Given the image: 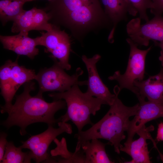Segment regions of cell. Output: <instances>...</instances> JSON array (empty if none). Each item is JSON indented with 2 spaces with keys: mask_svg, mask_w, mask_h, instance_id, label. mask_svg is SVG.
I'll use <instances>...</instances> for the list:
<instances>
[{
  "mask_svg": "<svg viewBox=\"0 0 163 163\" xmlns=\"http://www.w3.org/2000/svg\"><path fill=\"white\" fill-rule=\"evenodd\" d=\"M35 87L34 82L31 81L26 83L22 93L16 95L14 104L8 107L1 106V113L8 114L2 125L8 129L14 126H18L20 134L24 136L27 133V127L31 124L42 122L53 126L59 122V119H55L54 115L58 110L66 108L65 101L59 99L48 103L43 95L37 94L32 96L30 93L35 90Z\"/></svg>",
  "mask_w": 163,
  "mask_h": 163,
  "instance_id": "1",
  "label": "cell"
},
{
  "mask_svg": "<svg viewBox=\"0 0 163 163\" xmlns=\"http://www.w3.org/2000/svg\"><path fill=\"white\" fill-rule=\"evenodd\" d=\"M114 92L116 95L113 104L103 117L88 129L78 132L74 135L78 140L77 145L93 139H104L108 141L107 144L113 145L118 154L123 146L121 141L125 139L124 132L127 131L130 117L135 116L139 107L138 103L132 107L124 105L118 97L120 91L117 86Z\"/></svg>",
  "mask_w": 163,
  "mask_h": 163,
  "instance_id": "2",
  "label": "cell"
},
{
  "mask_svg": "<svg viewBox=\"0 0 163 163\" xmlns=\"http://www.w3.org/2000/svg\"><path fill=\"white\" fill-rule=\"evenodd\" d=\"M78 85H73L66 91L53 93L49 96L54 100L64 99L66 102L67 110L59 118L60 121H72L77 127L78 132L87 124H94L91 121V115H95L103 104H106L103 100L92 96L86 92L83 93Z\"/></svg>",
  "mask_w": 163,
  "mask_h": 163,
  "instance_id": "3",
  "label": "cell"
},
{
  "mask_svg": "<svg viewBox=\"0 0 163 163\" xmlns=\"http://www.w3.org/2000/svg\"><path fill=\"white\" fill-rule=\"evenodd\" d=\"M126 40L130 47V52L127 68L123 74L119 71H116L113 75L109 76L110 80H116L119 84L120 91L124 88L131 91L136 96L138 95L137 89L134 85L136 81L143 80L145 72V60L148 53L151 49V46L145 50H141L129 38Z\"/></svg>",
  "mask_w": 163,
  "mask_h": 163,
  "instance_id": "4",
  "label": "cell"
},
{
  "mask_svg": "<svg viewBox=\"0 0 163 163\" xmlns=\"http://www.w3.org/2000/svg\"><path fill=\"white\" fill-rule=\"evenodd\" d=\"M64 70L55 62L52 66L40 70L35 78L39 85L38 94L43 95L46 91L62 92L68 90L75 85H87V81H78L79 77L83 73L80 68H78L72 75L66 73Z\"/></svg>",
  "mask_w": 163,
  "mask_h": 163,
  "instance_id": "5",
  "label": "cell"
},
{
  "mask_svg": "<svg viewBox=\"0 0 163 163\" xmlns=\"http://www.w3.org/2000/svg\"><path fill=\"white\" fill-rule=\"evenodd\" d=\"M18 59V57L14 62L8 60L0 67L1 94L5 101V104L3 106L5 107L12 104V100L19 87L35 79L36 75L34 70L20 66Z\"/></svg>",
  "mask_w": 163,
  "mask_h": 163,
  "instance_id": "6",
  "label": "cell"
},
{
  "mask_svg": "<svg viewBox=\"0 0 163 163\" xmlns=\"http://www.w3.org/2000/svg\"><path fill=\"white\" fill-rule=\"evenodd\" d=\"M37 46L45 47L50 56L63 69L69 70L71 66L69 63L71 51V42L69 35L59 27L53 24L52 29L42 35L34 38Z\"/></svg>",
  "mask_w": 163,
  "mask_h": 163,
  "instance_id": "7",
  "label": "cell"
},
{
  "mask_svg": "<svg viewBox=\"0 0 163 163\" xmlns=\"http://www.w3.org/2000/svg\"><path fill=\"white\" fill-rule=\"evenodd\" d=\"M59 127L48 126L47 129L39 134L31 136L27 140L22 142L20 147L27 149L31 152L33 159L36 163L42 162H50L51 159L48 152L49 147L56 137L64 133L71 134L72 133L71 125L66 122L60 121L58 123Z\"/></svg>",
  "mask_w": 163,
  "mask_h": 163,
  "instance_id": "8",
  "label": "cell"
},
{
  "mask_svg": "<svg viewBox=\"0 0 163 163\" xmlns=\"http://www.w3.org/2000/svg\"><path fill=\"white\" fill-rule=\"evenodd\" d=\"M139 17L130 21L126 25L128 36L138 46H149V41L163 42V17L154 15L151 20L141 24Z\"/></svg>",
  "mask_w": 163,
  "mask_h": 163,
  "instance_id": "9",
  "label": "cell"
},
{
  "mask_svg": "<svg viewBox=\"0 0 163 163\" xmlns=\"http://www.w3.org/2000/svg\"><path fill=\"white\" fill-rule=\"evenodd\" d=\"M50 19L48 14L43 9L34 7L29 10H24L13 20L11 31L27 33L31 30L47 31L53 26L49 22Z\"/></svg>",
  "mask_w": 163,
  "mask_h": 163,
  "instance_id": "10",
  "label": "cell"
},
{
  "mask_svg": "<svg viewBox=\"0 0 163 163\" xmlns=\"http://www.w3.org/2000/svg\"><path fill=\"white\" fill-rule=\"evenodd\" d=\"M101 56L96 54L91 58L83 55L82 59L85 63L88 73L87 81V94L104 101L107 105L111 106L113 103L116 94L111 93L108 88L103 83L98 73L96 64L101 58Z\"/></svg>",
  "mask_w": 163,
  "mask_h": 163,
  "instance_id": "11",
  "label": "cell"
},
{
  "mask_svg": "<svg viewBox=\"0 0 163 163\" xmlns=\"http://www.w3.org/2000/svg\"><path fill=\"white\" fill-rule=\"evenodd\" d=\"M139 101V108L133 119L129 122L126 143L133 140L135 134L147 122L163 117V105L149 101H146L145 99Z\"/></svg>",
  "mask_w": 163,
  "mask_h": 163,
  "instance_id": "12",
  "label": "cell"
},
{
  "mask_svg": "<svg viewBox=\"0 0 163 163\" xmlns=\"http://www.w3.org/2000/svg\"><path fill=\"white\" fill-rule=\"evenodd\" d=\"M153 129L152 126L147 127L144 126L136 133L139 136V139L128 143L125 142L124 146L120 148V151L125 152L132 158L131 161L126 163L151 162L146 140L150 139L152 140L150 132L153 130Z\"/></svg>",
  "mask_w": 163,
  "mask_h": 163,
  "instance_id": "13",
  "label": "cell"
},
{
  "mask_svg": "<svg viewBox=\"0 0 163 163\" xmlns=\"http://www.w3.org/2000/svg\"><path fill=\"white\" fill-rule=\"evenodd\" d=\"M134 84L137 90L139 100L147 98L149 101L163 105V67L157 74L145 80H136Z\"/></svg>",
  "mask_w": 163,
  "mask_h": 163,
  "instance_id": "14",
  "label": "cell"
},
{
  "mask_svg": "<svg viewBox=\"0 0 163 163\" xmlns=\"http://www.w3.org/2000/svg\"><path fill=\"white\" fill-rule=\"evenodd\" d=\"M28 34L20 32L15 35H0V40L4 49L33 59L38 54L39 50L36 47L34 39L29 37Z\"/></svg>",
  "mask_w": 163,
  "mask_h": 163,
  "instance_id": "15",
  "label": "cell"
},
{
  "mask_svg": "<svg viewBox=\"0 0 163 163\" xmlns=\"http://www.w3.org/2000/svg\"><path fill=\"white\" fill-rule=\"evenodd\" d=\"M104 11L113 24V28L108 37L110 43L114 41V35L118 24L126 21L128 14L130 15L131 10L126 0H101Z\"/></svg>",
  "mask_w": 163,
  "mask_h": 163,
  "instance_id": "16",
  "label": "cell"
},
{
  "mask_svg": "<svg viewBox=\"0 0 163 163\" xmlns=\"http://www.w3.org/2000/svg\"><path fill=\"white\" fill-rule=\"evenodd\" d=\"M54 141L57 145L56 148L51 151L52 163H85V155L81 146L76 145L74 152L68 151L66 139L63 138L61 142L56 138Z\"/></svg>",
  "mask_w": 163,
  "mask_h": 163,
  "instance_id": "17",
  "label": "cell"
},
{
  "mask_svg": "<svg viewBox=\"0 0 163 163\" xmlns=\"http://www.w3.org/2000/svg\"><path fill=\"white\" fill-rule=\"evenodd\" d=\"M98 139L87 141L81 144L85 155V163H113L109 158L105 150L104 143Z\"/></svg>",
  "mask_w": 163,
  "mask_h": 163,
  "instance_id": "18",
  "label": "cell"
},
{
  "mask_svg": "<svg viewBox=\"0 0 163 163\" xmlns=\"http://www.w3.org/2000/svg\"><path fill=\"white\" fill-rule=\"evenodd\" d=\"M25 0H1L0 19L5 25L10 21H13L23 11Z\"/></svg>",
  "mask_w": 163,
  "mask_h": 163,
  "instance_id": "19",
  "label": "cell"
},
{
  "mask_svg": "<svg viewBox=\"0 0 163 163\" xmlns=\"http://www.w3.org/2000/svg\"><path fill=\"white\" fill-rule=\"evenodd\" d=\"M20 146L16 147L11 141L8 142L1 163H30L33 159L31 152H24Z\"/></svg>",
  "mask_w": 163,
  "mask_h": 163,
  "instance_id": "20",
  "label": "cell"
},
{
  "mask_svg": "<svg viewBox=\"0 0 163 163\" xmlns=\"http://www.w3.org/2000/svg\"><path fill=\"white\" fill-rule=\"evenodd\" d=\"M130 9V15L136 16L139 14L141 19L146 22L148 21L149 18L147 11L152 7L151 0H126Z\"/></svg>",
  "mask_w": 163,
  "mask_h": 163,
  "instance_id": "21",
  "label": "cell"
},
{
  "mask_svg": "<svg viewBox=\"0 0 163 163\" xmlns=\"http://www.w3.org/2000/svg\"><path fill=\"white\" fill-rule=\"evenodd\" d=\"M152 7L151 13L154 15H162L163 14V0H151Z\"/></svg>",
  "mask_w": 163,
  "mask_h": 163,
  "instance_id": "22",
  "label": "cell"
},
{
  "mask_svg": "<svg viewBox=\"0 0 163 163\" xmlns=\"http://www.w3.org/2000/svg\"><path fill=\"white\" fill-rule=\"evenodd\" d=\"M7 134L4 132H1L0 136V163H1L5 153L8 142L6 138Z\"/></svg>",
  "mask_w": 163,
  "mask_h": 163,
  "instance_id": "23",
  "label": "cell"
},
{
  "mask_svg": "<svg viewBox=\"0 0 163 163\" xmlns=\"http://www.w3.org/2000/svg\"><path fill=\"white\" fill-rule=\"evenodd\" d=\"M156 139L158 142L163 141V122L158 125Z\"/></svg>",
  "mask_w": 163,
  "mask_h": 163,
  "instance_id": "24",
  "label": "cell"
},
{
  "mask_svg": "<svg viewBox=\"0 0 163 163\" xmlns=\"http://www.w3.org/2000/svg\"><path fill=\"white\" fill-rule=\"evenodd\" d=\"M154 42L155 45L159 47L161 49L160 55L159 57V59L161 62L162 67H163V42H159L157 41Z\"/></svg>",
  "mask_w": 163,
  "mask_h": 163,
  "instance_id": "25",
  "label": "cell"
},
{
  "mask_svg": "<svg viewBox=\"0 0 163 163\" xmlns=\"http://www.w3.org/2000/svg\"><path fill=\"white\" fill-rule=\"evenodd\" d=\"M26 2L32 1L35 0H25ZM49 2L52 1L53 0H48Z\"/></svg>",
  "mask_w": 163,
  "mask_h": 163,
  "instance_id": "26",
  "label": "cell"
}]
</instances>
